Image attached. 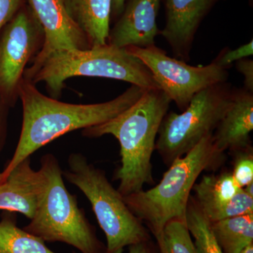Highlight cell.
<instances>
[{"mask_svg": "<svg viewBox=\"0 0 253 253\" xmlns=\"http://www.w3.org/2000/svg\"><path fill=\"white\" fill-rule=\"evenodd\" d=\"M146 89L131 84L116 99L93 104H73L46 96L36 84L23 79L18 89L22 103L21 135L11 161L1 172V181L21 161L38 149L70 131L109 121L132 106Z\"/></svg>", "mask_w": 253, "mask_h": 253, "instance_id": "obj_1", "label": "cell"}, {"mask_svg": "<svg viewBox=\"0 0 253 253\" xmlns=\"http://www.w3.org/2000/svg\"><path fill=\"white\" fill-rule=\"evenodd\" d=\"M171 100L161 89H147L140 99L116 118L83 129V136L112 135L121 146V166L116 179L123 197L139 192L154 183L151 158L160 126Z\"/></svg>", "mask_w": 253, "mask_h": 253, "instance_id": "obj_2", "label": "cell"}, {"mask_svg": "<svg viewBox=\"0 0 253 253\" xmlns=\"http://www.w3.org/2000/svg\"><path fill=\"white\" fill-rule=\"evenodd\" d=\"M39 195L34 216L23 228L44 242L70 245L81 253H106L94 226L68 191L63 171L54 155H44L38 169Z\"/></svg>", "mask_w": 253, "mask_h": 253, "instance_id": "obj_3", "label": "cell"}, {"mask_svg": "<svg viewBox=\"0 0 253 253\" xmlns=\"http://www.w3.org/2000/svg\"><path fill=\"white\" fill-rule=\"evenodd\" d=\"M223 154L214 143L213 134L206 136L194 149L174 160L159 184L147 191L125 196L131 212L144 221L155 238L162 235L166 224L186 219L191 192L203 172L217 167Z\"/></svg>", "mask_w": 253, "mask_h": 253, "instance_id": "obj_4", "label": "cell"}, {"mask_svg": "<svg viewBox=\"0 0 253 253\" xmlns=\"http://www.w3.org/2000/svg\"><path fill=\"white\" fill-rule=\"evenodd\" d=\"M109 78L139 86L144 89H160L144 63L126 48L107 44L90 49H64L55 51L44 60L29 81L45 83L51 98L59 99L70 78Z\"/></svg>", "mask_w": 253, "mask_h": 253, "instance_id": "obj_5", "label": "cell"}, {"mask_svg": "<svg viewBox=\"0 0 253 253\" xmlns=\"http://www.w3.org/2000/svg\"><path fill=\"white\" fill-rule=\"evenodd\" d=\"M63 176L89 200L100 227L106 238V253H123L125 248L149 241V231L126 206L104 171L89 163L80 153L68 158Z\"/></svg>", "mask_w": 253, "mask_h": 253, "instance_id": "obj_6", "label": "cell"}, {"mask_svg": "<svg viewBox=\"0 0 253 253\" xmlns=\"http://www.w3.org/2000/svg\"><path fill=\"white\" fill-rule=\"evenodd\" d=\"M233 91L226 82L213 84L195 95L182 113L166 114L156 143L165 164L170 166L206 136L214 134L230 106Z\"/></svg>", "mask_w": 253, "mask_h": 253, "instance_id": "obj_7", "label": "cell"}, {"mask_svg": "<svg viewBox=\"0 0 253 253\" xmlns=\"http://www.w3.org/2000/svg\"><path fill=\"white\" fill-rule=\"evenodd\" d=\"M44 33L28 2L0 31V96L14 107L25 70L42 49Z\"/></svg>", "mask_w": 253, "mask_h": 253, "instance_id": "obj_8", "label": "cell"}, {"mask_svg": "<svg viewBox=\"0 0 253 253\" xmlns=\"http://www.w3.org/2000/svg\"><path fill=\"white\" fill-rule=\"evenodd\" d=\"M126 48L144 63L160 89L181 111L189 106L195 95L208 86L225 83L229 77L227 71L214 63L204 66H190L184 61L169 57L156 45Z\"/></svg>", "mask_w": 253, "mask_h": 253, "instance_id": "obj_9", "label": "cell"}, {"mask_svg": "<svg viewBox=\"0 0 253 253\" xmlns=\"http://www.w3.org/2000/svg\"><path fill=\"white\" fill-rule=\"evenodd\" d=\"M44 33L42 49L24 71L23 78L30 81L44 60L55 51L64 49H90L83 32L70 18L62 0H27Z\"/></svg>", "mask_w": 253, "mask_h": 253, "instance_id": "obj_10", "label": "cell"}, {"mask_svg": "<svg viewBox=\"0 0 253 253\" xmlns=\"http://www.w3.org/2000/svg\"><path fill=\"white\" fill-rule=\"evenodd\" d=\"M192 191L211 222L253 213V198L238 185L231 172L204 175Z\"/></svg>", "mask_w": 253, "mask_h": 253, "instance_id": "obj_11", "label": "cell"}, {"mask_svg": "<svg viewBox=\"0 0 253 253\" xmlns=\"http://www.w3.org/2000/svg\"><path fill=\"white\" fill-rule=\"evenodd\" d=\"M160 3L161 0H129L110 30L108 44L122 48L156 45L155 39L160 34L157 26Z\"/></svg>", "mask_w": 253, "mask_h": 253, "instance_id": "obj_12", "label": "cell"}, {"mask_svg": "<svg viewBox=\"0 0 253 253\" xmlns=\"http://www.w3.org/2000/svg\"><path fill=\"white\" fill-rule=\"evenodd\" d=\"M214 0H166L164 37L174 54L183 61L189 59L195 35Z\"/></svg>", "mask_w": 253, "mask_h": 253, "instance_id": "obj_13", "label": "cell"}, {"mask_svg": "<svg viewBox=\"0 0 253 253\" xmlns=\"http://www.w3.org/2000/svg\"><path fill=\"white\" fill-rule=\"evenodd\" d=\"M253 130V93L234 89L230 106L213 134L214 143L221 153L236 152L250 146Z\"/></svg>", "mask_w": 253, "mask_h": 253, "instance_id": "obj_14", "label": "cell"}, {"mask_svg": "<svg viewBox=\"0 0 253 253\" xmlns=\"http://www.w3.org/2000/svg\"><path fill=\"white\" fill-rule=\"evenodd\" d=\"M39 195L38 171L31 158L21 161L0 184V211L18 212L30 220L36 213Z\"/></svg>", "mask_w": 253, "mask_h": 253, "instance_id": "obj_15", "label": "cell"}, {"mask_svg": "<svg viewBox=\"0 0 253 253\" xmlns=\"http://www.w3.org/2000/svg\"><path fill=\"white\" fill-rule=\"evenodd\" d=\"M75 24L85 36L90 47L108 44L112 0H62Z\"/></svg>", "mask_w": 253, "mask_h": 253, "instance_id": "obj_16", "label": "cell"}, {"mask_svg": "<svg viewBox=\"0 0 253 253\" xmlns=\"http://www.w3.org/2000/svg\"><path fill=\"white\" fill-rule=\"evenodd\" d=\"M223 253H240L253 244V213L211 222Z\"/></svg>", "mask_w": 253, "mask_h": 253, "instance_id": "obj_17", "label": "cell"}, {"mask_svg": "<svg viewBox=\"0 0 253 253\" xmlns=\"http://www.w3.org/2000/svg\"><path fill=\"white\" fill-rule=\"evenodd\" d=\"M0 253H56L44 241L18 227L15 214H4L0 220Z\"/></svg>", "mask_w": 253, "mask_h": 253, "instance_id": "obj_18", "label": "cell"}, {"mask_svg": "<svg viewBox=\"0 0 253 253\" xmlns=\"http://www.w3.org/2000/svg\"><path fill=\"white\" fill-rule=\"evenodd\" d=\"M186 223L199 253H223L213 235L211 221L190 196L186 211Z\"/></svg>", "mask_w": 253, "mask_h": 253, "instance_id": "obj_19", "label": "cell"}, {"mask_svg": "<svg viewBox=\"0 0 253 253\" xmlns=\"http://www.w3.org/2000/svg\"><path fill=\"white\" fill-rule=\"evenodd\" d=\"M168 253H199L190 234L186 219H174L166 224L162 235Z\"/></svg>", "mask_w": 253, "mask_h": 253, "instance_id": "obj_20", "label": "cell"}, {"mask_svg": "<svg viewBox=\"0 0 253 253\" xmlns=\"http://www.w3.org/2000/svg\"><path fill=\"white\" fill-rule=\"evenodd\" d=\"M236 159L231 173L238 185L243 189L253 182V155L251 146L236 151Z\"/></svg>", "mask_w": 253, "mask_h": 253, "instance_id": "obj_21", "label": "cell"}, {"mask_svg": "<svg viewBox=\"0 0 253 253\" xmlns=\"http://www.w3.org/2000/svg\"><path fill=\"white\" fill-rule=\"evenodd\" d=\"M253 54V41L247 44L236 48L235 49H224L221 51L217 57L212 61L219 67L227 69L234 62L240 60L246 59Z\"/></svg>", "mask_w": 253, "mask_h": 253, "instance_id": "obj_22", "label": "cell"}, {"mask_svg": "<svg viewBox=\"0 0 253 253\" xmlns=\"http://www.w3.org/2000/svg\"><path fill=\"white\" fill-rule=\"evenodd\" d=\"M26 2L27 0H0V31Z\"/></svg>", "mask_w": 253, "mask_h": 253, "instance_id": "obj_23", "label": "cell"}, {"mask_svg": "<svg viewBox=\"0 0 253 253\" xmlns=\"http://www.w3.org/2000/svg\"><path fill=\"white\" fill-rule=\"evenodd\" d=\"M236 68L244 78V89L253 93V61L244 59L236 63Z\"/></svg>", "mask_w": 253, "mask_h": 253, "instance_id": "obj_24", "label": "cell"}, {"mask_svg": "<svg viewBox=\"0 0 253 253\" xmlns=\"http://www.w3.org/2000/svg\"><path fill=\"white\" fill-rule=\"evenodd\" d=\"M9 109L0 96V154L4 148L7 135L8 113Z\"/></svg>", "mask_w": 253, "mask_h": 253, "instance_id": "obj_25", "label": "cell"}, {"mask_svg": "<svg viewBox=\"0 0 253 253\" xmlns=\"http://www.w3.org/2000/svg\"><path fill=\"white\" fill-rule=\"evenodd\" d=\"M128 253H154L150 248L149 241L129 246Z\"/></svg>", "mask_w": 253, "mask_h": 253, "instance_id": "obj_26", "label": "cell"}, {"mask_svg": "<svg viewBox=\"0 0 253 253\" xmlns=\"http://www.w3.org/2000/svg\"><path fill=\"white\" fill-rule=\"evenodd\" d=\"M127 0H112L111 16L118 17L122 14Z\"/></svg>", "mask_w": 253, "mask_h": 253, "instance_id": "obj_27", "label": "cell"}, {"mask_svg": "<svg viewBox=\"0 0 253 253\" xmlns=\"http://www.w3.org/2000/svg\"><path fill=\"white\" fill-rule=\"evenodd\" d=\"M156 241H157L158 246H159L160 253H168L167 251H166V247H165L164 243H163L161 236H160L159 237L156 238Z\"/></svg>", "mask_w": 253, "mask_h": 253, "instance_id": "obj_28", "label": "cell"}, {"mask_svg": "<svg viewBox=\"0 0 253 253\" xmlns=\"http://www.w3.org/2000/svg\"><path fill=\"white\" fill-rule=\"evenodd\" d=\"M243 190H244V192L246 193V194L253 198V182L245 186L244 188H243Z\"/></svg>", "mask_w": 253, "mask_h": 253, "instance_id": "obj_29", "label": "cell"}, {"mask_svg": "<svg viewBox=\"0 0 253 253\" xmlns=\"http://www.w3.org/2000/svg\"><path fill=\"white\" fill-rule=\"evenodd\" d=\"M240 253H253V244L250 245Z\"/></svg>", "mask_w": 253, "mask_h": 253, "instance_id": "obj_30", "label": "cell"}, {"mask_svg": "<svg viewBox=\"0 0 253 253\" xmlns=\"http://www.w3.org/2000/svg\"><path fill=\"white\" fill-rule=\"evenodd\" d=\"M1 172H0V184H1Z\"/></svg>", "mask_w": 253, "mask_h": 253, "instance_id": "obj_31", "label": "cell"}]
</instances>
